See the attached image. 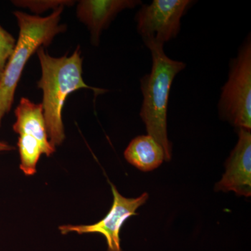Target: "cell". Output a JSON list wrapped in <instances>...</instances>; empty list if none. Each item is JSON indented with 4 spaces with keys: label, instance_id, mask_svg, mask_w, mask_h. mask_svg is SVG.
Masks as SVG:
<instances>
[{
    "label": "cell",
    "instance_id": "obj_1",
    "mask_svg": "<svg viewBox=\"0 0 251 251\" xmlns=\"http://www.w3.org/2000/svg\"><path fill=\"white\" fill-rule=\"evenodd\" d=\"M41 47L36 51L41 64V77L38 87L43 91V109L50 142L56 148L65 138L62 110L69 94L80 89L93 90L95 95L106 90L87 85L82 78V58L80 48L72 55L51 57Z\"/></svg>",
    "mask_w": 251,
    "mask_h": 251
},
{
    "label": "cell",
    "instance_id": "obj_2",
    "mask_svg": "<svg viewBox=\"0 0 251 251\" xmlns=\"http://www.w3.org/2000/svg\"><path fill=\"white\" fill-rule=\"evenodd\" d=\"M64 9L62 6L54 10L46 17L20 11L14 13L19 36L0 80V127L14 103L16 88L27 61L38 50L49 46L56 35L65 30L66 26L60 24Z\"/></svg>",
    "mask_w": 251,
    "mask_h": 251
},
{
    "label": "cell",
    "instance_id": "obj_3",
    "mask_svg": "<svg viewBox=\"0 0 251 251\" xmlns=\"http://www.w3.org/2000/svg\"><path fill=\"white\" fill-rule=\"evenodd\" d=\"M151 52V72L140 80L143 104L140 115L149 135L163 148L166 161L171 160L172 145L167 131L168 100L173 80L186 67V64L173 60L165 53L163 44L153 41L145 42Z\"/></svg>",
    "mask_w": 251,
    "mask_h": 251
},
{
    "label": "cell",
    "instance_id": "obj_4",
    "mask_svg": "<svg viewBox=\"0 0 251 251\" xmlns=\"http://www.w3.org/2000/svg\"><path fill=\"white\" fill-rule=\"evenodd\" d=\"M221 118L238 129L251 128V41L242 44L237 57L229 64L228 80L219 103Z\"/></svg>",
    "mask_w": 251,
    "mask_h": 251
},
{
    "label": "cell",
    "instance_id": "obj_5",
    "mask_svg": "<svg viewBox=\"0 0 251 251\" xmlns=\"http://www.w3.org/2000/svg\"><path fill=\"white\" fill-rule=\"evenodd\" d=\"M15 115L13 129L18 135L20 168L25 175L31 176L36 173L41 156H51L55 148L50 142L42 104L33 103L23 97L15 110Z\"/></svg>",
    "mask_w": 251,
    "mask_h": 251
},
{
    "label": "cell",
    "instance_id": "obj_6",
    "mask_svg": "<svg viewBox=\"0 0 251 251\" xmlns=\"http://www.w3.org/2000/svg\"><path fill=\"white\" fill-rule=\"evenodd\" d=\"M191 0H153L143 4L135 16L137 30L144 42L163 44L176 37L181 19L192 4Z\"/></svg>",
    "mask_w": 251,
    "mask_h": 251
},
{
    "label": "cell",
    "instance_id": "obj_7",
    "mask_svg": "<svg viewBox=\"0 0 251 251\" xmlns=\"http://www.w3.org/2000/svg\"><path fill=\"white\" fill-rule=\"evenodd\" d=\"M111 185L113 202L111 209L103 219L92 225L60 226L59 230L63 234L75 232L82 234H100L105 237L108 245V251H122L120 232L126 220L138 215L137 209L147 202L149 195L143 193L137 198H127L122 196L116 187Z\"/></svg>",
    "mask_w": 251,
    "mask_h": 251
},
{
    "label": "cell",
    "instance_id": "obj_8",
    "mask_svg": "<svg viewBox=\"0 0 251 251\" xmlns=\"http://www.w3.org/2000/svg\"><path fill=\"white\" fill-rule=\"evenodd\" d=\"M239 140L226 162V171L216 185V191H234L239 196L251 195V130L238 129Z\"/></svg>",
    "mask_w": 251,
    "mask_h": 251
},
{
    "label": "cell",
    "instance_id": "obj_9",
    "mask_svg": "<svg viewBox=\"0 0 251 251\" xmlns=\"http://www.w3.org/2000/svg\"><path fill=\"white\" fill-rule=\"evenodd\" d=\"M143 4L138 0H82L77 6L79 21L87 26L94 46L99 44L100 34L119 13Z\"/></svg>",
    "mask_w": 251,
    "mask_h": 251
},
{
    "label": "cell",
    "instance_id": "obj_10",
    "mask_svg": "<svg viewBox=\"0 0 251 251\" xmlns=\"http://www.w3.org/2000/svg\"><path fill=\"white\" fill-rule=\"evenodd\" d=\"M125 157L130 164L143 172L153 171L166 161L163 148L149 135L132 140L126 149Z\"/></svg>",
    "mask_w": 251,
    "mask_h": 251
},
{
    "label": "cell",
    "instance_id": "obj_11",
    "mask_svg": "<svg viewBox=\"0 0 251 251\" xmlns=\"http://www.w3.org/2000/svg\"><path fill=\"white\" fill-rule=\"evenodd\" d=\"M13 4L21 8H27L36 15L50 9L55 10L59 7L72 6L75 1L70 0H18L13 1Z\"/></svg>",
    "mask_w": 251,
    "mask_h": 251
},
{
    "label": "cell",
    "instance_id": "obj_12",
    "mask_svg": "<svg viewBox=\"0 0 251 251\" xmlns=\"http://www.w3.org/2000/svg\"><path fill=\"white\" fill-rule=\"evenodd\" d=\"M16 44L14 36L0 26V80Z\"/></svg>",
    "mask_w": 251,
    "mask_h": 251
},
{
    "label": "cell",
    "instance_id": "obj_13",
    "mask_svg": "<svg viewBox=\"0 0 251 251\" xmlns=\"http://www.w3.org/2000/svg\"><path fill=\"white\" fill-rule=\"evenodd\" d=\"M12 150H14V148L9 145V144L5 143V142L0 141V152L11 151Z\"/></svg>",
    "mask_w": 251,
    "mask_h": 251
}]
</instances>
